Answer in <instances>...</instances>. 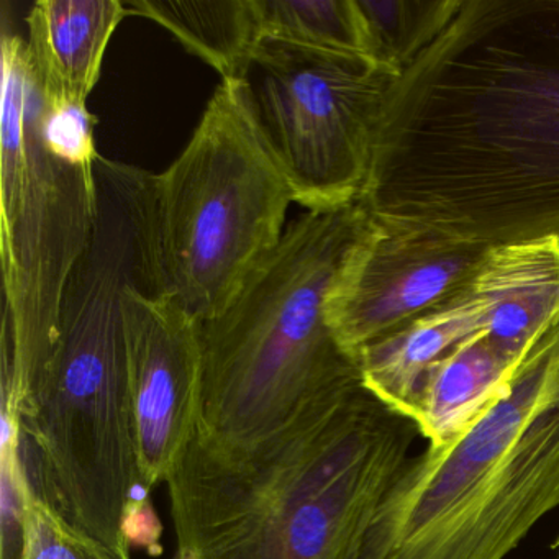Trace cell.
I'll use <instances>...</instances> for the list:
<instances>
[{"instance_id":"cell-1","label":"cell","mask_w":559,"mask_h":559,"mask_svg":"<svg viewBox=\"0 0 559 559\" xmlns=\"http://www.w3.org/2000/svg\"><path fill=\"white\" fill-rule=\"evenodd\" d=\"M361 201L490 247L559 237V0H463L392 86Z\"/></svg>"},{"instance_id":"cell-2","label":"cell","mask_w":559,"mask_h":559,"mask_svg":"<svg viewBox=\"0 0 559 559\" xmlns=\"http://www.w3.org/2000/svg\"><path fill=\"white\" fill-rule=\"evenodd\" d=\"M418 435L362 382L248 450L194 433L166 479L175 559H359Z\"/></svg>"},{"instance_id":"cell-3","label":"cell","mask_w":559,"mask_h":559,"mask_svg":"<svg viewBox=\"0 0 559 559\" xmlns=\"http://www.w3.org/2000/svg\"><path fill=\"white\" fill-rule=\"evenodd\" d=\"M372 224L361 198L304 212L230 306L199 323L195 433L204 443L248 450L312 402L362 382L358 359L333 332L329 302Z\"/></svg>"},{"instance_id":"cell-4","label":"cell","mask_w":559,"mask_h":559,"mask_svg":"<svg viewBox=\"0 0 559 559\" xmlns=\"http://www.w3.org/2000/svg\"><path fill=\"white\" fill-rule=\"evenodd\" d=\"M559 507V320L460 435L411 456L359 559H503Z\"/></svg>"},{"instance_id":"cell-5","label":"cell","mask_w":559,"mask_h":559,"mask_svg":"<svg viewBox=\"0 0 559 559\" xmlns=\"http://www.w3.org/2000/svg\"><path fill=\"white\" fill-rule=\"evenodd\" d=\"M2 405L34 392L58 335L61 296L97 221L94 117L53 104L35 80L25 38L2 32Z\"/></svg>"},{"instance_id":"cell-6","label":"cell","mask_w":559,"mask_h":559,"mask_svg":"<svg viewBox=\"0 0 559 559\" xmlns=\"http://www.w3.org/2000/svg\"><path fill=\"white\" fill-rule=\"evenodd\" d=\"M294 202L245 84L222 83L185 152L156 175L166 293L199 323L221 316L283 240Z\"/></svg>"},{"instance_id":"cell-7","label":"cell","mask_w":559,"mask_h":559,"mask_svg":"<svg viewBox=\"0 0 559 559\" xmlns=\"http://www.w3.org/2000/svg\"><path fill=\"white\" fill-rule=\"evenodd\" d=\"M397 80L358 55L261 40L245 91L296 204L323 211L361 198Z\"/></svg>"},{"instance_id":"cell-8","label":"cell","mask_w":559,"mask_h":559,"mask_svg":"<svg viewBox=\"0 0 559 559\" xmlns=\"http://www.w3.org/2000/svg\"><path fill=\"white\" fill-rule=\"evenodd\" d=\"M490 245L374 218L330 296L329 319L353 356L440 306L473 280Z\"/></svg>"},{"instance_id":"cell-9","label":"cell","mask_w":559,"mask_h":559,"mask_svg":"<svg viewBox=\"0 0 559 559\" xmlns=\"http://www.w3.org/2000/svg\"><path fill=\"white\" fill-rule=\"evenodd\" d=\"M123 309L136 463L150 492L166 483L198 430L201 330L166 290H129Z\"/></svg>"},{"instance_id":"cell-10","label":"cell","mask_w":559,"mask_h":559,"mask_svg":"<svg viewBox=\"0 0 559 559\" xmlns=\"http://www.w3.org/2000/svg\"><path fill=\"white\" fill-rule=\"evenodd\" d=\"M487 310L489 302L473 277L440 306L359 349L356 359L362 385L379 401L412 418L430 369L464 340L484 332Z\"/></svg>"},{"instance_id":"cell-11","label":"cell","mask_w":559,"mask_h":559,"mask_svg":"<svg viewBox=\"0 0 559 559\" xmlns=\"http://www.w3.org/2000/svg\"><path fill=\"white\" fill-rule=\"evenodd\" d=\"M123 17L122 0H38L32 5L25 17L27 57L50 103L86 106Z\"/></svg>"},{"instance_id":"cell-12","label":"cell","mask_w":559,"mask_h":559,"mask_svg":"<svg viewBox=\"0 0 559 559\" xmlns=\"http://www.w3.org/2000/svg\"><path fill=\"white\" fill-rule=\"evenodd\" d=\"M474 284L489 302L484 332L522 358L559 320V237L492 245Z\"/></svg>"},{"instance_id":"cell-13","label":"cell","mask_w":559,"mask_h":559,"mask_svg":"<svg viewBox=\"0 0 559 559\" xmlns=\"http://www.w3.org/2000/svg\"><path fill=\"white\" fill-rule=\"evenodd\" d=\"M522 358L486 332L460 343L421 385L411 418L420 437L428 444H441L460 435L506 392Z\"/></svg>"},{"instance_id":"cell-14","label":"cell","mask_w":559,"mask_h":559,"mask_svg":"<svg viewBox=\"0 0 559 559\" xmlns=\"http://www.w3.org/2000/svg\"><path fill=\"white\" fill-rule=\"evenodd\" d=\"M127 15L162 25L211 64L222 83L247 80L264 38L257 0H127Z\"/></svg>"},{"instance_id":"cell-15","label":"cell","mask_w":559,"mask_h":559,"mask_svg":"<svg viewBox=\"0 0 559 559\" xmlns=\"http://www.w3.org/2000/svg\"><path fill=\"white\" fill-rule=\"evenodd\" d=\"M362 57L399 78L443 34L463 0H353Z\"/></svg>"},{"instance_id":"cell-16","label":"cell","mask_w":559,"mask_h":559,"mask_svg":"<svg viewBox=\"0 0 559 559\" xmlns=\"http://www.w3.org/2000/svg\"><path fill=\"white\" fill-rule=\"evenodd\" d=\"M264 37L362 57L353 0H257Z\"/></svg>"},{"instance_id":"cell-17","label":"cell","mask_w":559,"mask_h":559,"mask_svg":"<svg viewBox=\"0 0 559 559\" xmlns=\"http://www.w3.org/2000/svg\"><path fill=\"white\" fill-rule=\"evenodd\" d=\"M19 559H127L81 532L32 490Z\"/></svg>"},{"instance_id":"cell-18","label":"cell","mask_w":559,"mask_h":559,"mask_svg":"<svg viewBox=\"0 0 559 559\" xmlns=\"http://www.w3.org/2000/svg\"><path fill=\"white\" fill-rule=\"evenodd\" d=\"M555 548L558 549V559H559V538L556 539Z\"/></svg>"}]
</instances>
